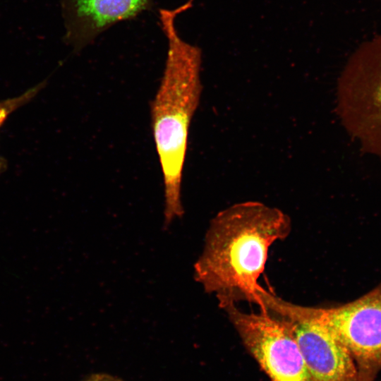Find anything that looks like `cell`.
Instances as JSON below:
<instances>
[{"mask_svg":"<svg viewBox=\"0 0 381 381\" xmlns=\"http://www.w3.org/2000/svg\"><path fill=\"white\" fill-rule=\"evenodd\" d=\"M291 230L289 218L260 204L246 203L219 212L210 222L202 252L194 265L195 280L214 294L220 308L239 301L262 307L258 279L269 249Z\"/></svg>","mask_w":381,"mask_h":381,"instance_id":"6da1fadb","label":"cell"},{"mask_svg":"<svg viewBox=\"0 0 381 381\" xmlns=\"http://www.w3.org/2000/svg\"><path fill=\"white\" fill-rule=\"evenodd\" d=\"M193 1L159 11L167 53L161 83L151 105V119L164 181V228L184 212L182 174L188 128L200 92L201 50L184 41L176 27L177 16L189 9Z\"/></svg>","mask_w":381,"mask_h":381,"instance_id":"7a4b0ae2","label":"cell"},{"mask_svg":"<svg viewBox=\"0 0 381 381\" xmlns=\"http://www.w3.org/2000/svg\"><path fill=\"white\" fill-rule=\"evenodd\" d=\"M345 126L363 152L381 158V34L351 55L340 80Z\"/></svg>","mask_w":381,"mask_h":381,"instance_id":"3957f363","label":"cell"},{"mask_svg":"<svg viewBox=\"0 0 381 381\" xmlns=\"http://www.w3.org/2000/svg\"><path fill=\"white\" fill-rule=\"evenodd\" d=\"M221 308L272 381H313L287 320L268 310L246 313L234 303Z\"/></svg>","mask_w":381,"mask_h":381,"instance_id":"277c9868","label":"cell"},{"mask_svg":"<svg viewBox=\"0 0 381 381\" xmlns=\"http://www.w3.org/2000/svg\"><path fill=\"white\" fill-rule=\"evenodd\" d=\"M309 309L351 355L356 381H375L381 370V285L344 305Z\"/></svg>","mask_w":381,"mask_h":381,"instance_id":"5b68a950","label":"cell"},{"mask_svg":"<svg viewBox=\"0 0 381 381\" xmlns=\"http://www.w3.org/2000/svg\"><path fill=\"white\" fill-rule=\"evenodd\" d=\"M267 310L287 320L313 381H356L353 358L333 332L310 311L272 294Z\"/></svg>","mask_w":381,"mask_h":381,"instance_id":"8992f818","label":"cell"},{"mask_svg":"<svg viewBox=\"0 0 381 381\" xmlns=\"http://www.w3.org/2000/svg\"><path fill=\"white\" fill-rule=\"evenodd\" d=\"M152 3V0H61L64 40L78 52L112 25L147 10Z\"/></svg>","mask_w":381,"mask_h":381,"instance_id":"52a82bcc","label":"cell"},{"mask_svg":"<svg viewBox=\"0 0 381 381\" xmlns=\"http://www.w3.org/2000/svg\"><path fill=\"white\" fill-rule=\"evenodd\" d=\"M45 83L44 80L18 96L0 101V128L13 111L31 101L44 87ZM6 159L0 156V175L6 169Z\"/></svg>","mask_w":381,"mask_h":381,"instance_id":"ba28073f","label":"cell"},{"mask_svg":"<svg viewBox=\"0 0 381 381\" xmlns=\"http://www.w3.org/2000/svg\"><path fill=\"white\" fill-rule=\"evenodd\" d=\"M82 381H124L122 379L107 373H94Z\"/></svg>","mask_w":381,"mask_h":381,"instance_id":"9c48e42d","label":"cell"}]
</instances>
